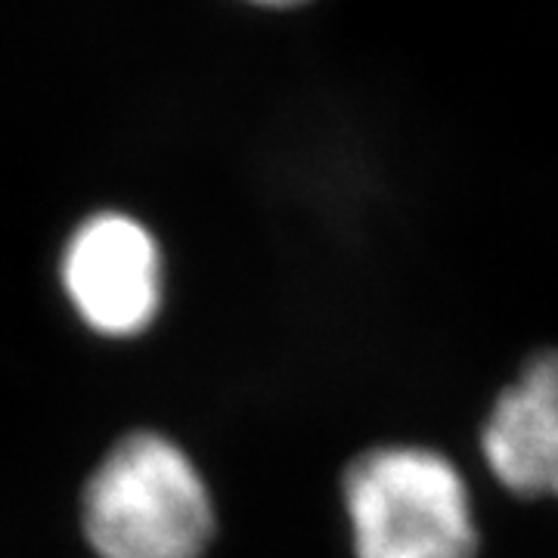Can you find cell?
<instances>
[{
	"mask_svg": "<svg viewBox=\"0 0 558 558\" xmlns=\"http://www.w3.org/2000/svg\"><path fill=\"white\" fill-rule=\"evenodd\" d=\"M215 524L199 465L161 432L116 440L81 494V527L97 558H202Z\"/></svg>",
	"mask_w": 558,
	"mask_h": 558,
	"instance_id": "cell-1",
	"label": "cell"
},
{
	"mask_svg": "<svg viewBox=\"0 0 558 558\" xmlns=\"http://www.w3.org/2000/svg\"><path fill=\"white\" fill-rule=\"evenodd\" d=\"M341 502L354 558H478L472 494L432 447L363 450L341 475Z\"/></svg>",
	"mask_w": 558,
	"mask_h": 558,
	"instance_id": "cell-2",
	"label": "cell"
},
{
	"mask_svg": "<svg viewBox=\"0 0 558 558\" xmlns=\"http://www.w3.org/2000/svg\"><path fill=\"white\" fill-rule=\"evenodd\" d=\"M62 292L102 339H137L161 314L165 258L143 220L97 211L72 230L60 260Z\"/></svg>",
	"mask_w": 558,
	"mask_h": 558,
	"instance_id": "cell-3",
	"label": "cell"
},
{
	"mask_svg": "<svg viewBox=\"0 0 558 558\" xmlns=\"http://www.w3.org/2000/svg\"><path fill=\"white\" fill-rule=\"evenodd\" d=\"M481 453L494 478L515 497L558 499V351L524 363L494 400Z\"/></svg>",
	"mask_w": 558,
	"mask_h": 558,
	"instance_id": "cell-4",
	"label": "cell"
}]
</instances>
